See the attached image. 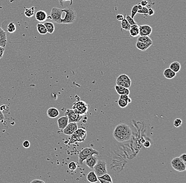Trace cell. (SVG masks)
<instances>
[{"label": "cell", "mask_w": 186, "mask_h": 183, "mask_svg": "<svg viewBox=\"0 0 186 183\" xmlns=\"http://www.w3.org/2000/svg\"><path fill=\"white\" fill-rule=\"evenodd\" d=\"M65 1H70V5H72L73 3V0H58L59 3L60 4L61 7L64 6V2Z\"/></svg>", "instance_id": "obj_42"}, {"label": "cell", "mask_w": 186, "mask_h": 183, "mask_svg": "<svg viewBox=\"0 0 186 183\" xmlns=\"http://www.w3.org/2000/svg\"><path fill=\"white\" fill-rule=\"evenodd\" d=\"M7 31L9 33H14L16 30V26L15 25V23L11 22L8 24L7 26Z\"/></svg>", "instance_id": "obj_29"}, {"label": "cell", "mask_w": 186, "mask_h": 183, "mask_svg": "<svg viewBox=\"0 0 186 183\" xmlns=\"http://www.w3.org/2000/svg\"><path fill=\"white\" fill-rule=\"evenodd\" d=\"M31 183H44V180H33L32 181H31Z\"/></svg>", "instance_id": "obj_47"}, {"label": "cell", "mask_w": 186, "mask_h": 183, "mask_svg": "<svg viewBox=\"0 0 186 183\" xmlns=\"http://www.w3.org/2000/svg\"><path fill=\"white\" fill-rule=\"evenodd\" d=\"M171 165L172 168L176 171L182 172L186 170V164H185L183 161H181L179 157L173 158L171 161Z\"/></svg>", "instance_id": "obj_10"}, {"label": "cell", "mask_w": 186, "mask_h": 183, "mask_svg": "<svg viewBox=\"0 0 186 183\" xmlns=\"http://www.w3.org/2000/svg\"><path fill=\"white\" fill-rule=\"evenodd\" d=\"M182 124H183L182 120L181 119H179V118L175 119V121L173 122V125L176 128H178V127H180Z\"/></svg>", "instance_id": "obj_39"}, {"label": "cell", "mask_w": 186, "mask_h": 183, "mask_svg": "<svg viewBox=\"0 0 186 183\" xmlns=\"http://www.w3.org/2000/svg\"><path fill=\"white\" fill-rule=\"evenodd\" d=\"M130 37L135 38L139 36V26L136 23L131 26V28L129 30Z\"/></svg>", "instance_id": "obj_19"}, {"label": "cell", "mask_w": 186, "mask_h": 183, "mask_svg": "<svg viewBox=\"0 0 186 183\" xmlns=\"http://www.w3.org/2000/svg\"><path fill=\"white\" fill-rule=\"evenodd\" d=\"M169 68L175 73H178L181 69V65L178 61H174L170 64Z\"/></svg>", "instance_id": "obj_23"}, {"label": "cell", "mask_w": 186, "mask_h": 183, "mask_svg": "<svg viewBox=\"0 0 186 183\" xmlns=\"http://www.w3.org/2000/svg\"><path fill=\"white\" fill-rule=\"evenodd\" d=\"M176 73L169 68L164 70L163 76L167 79H172L176 76Z\"/></svg>", "instance_id": "obj_20"}, {"label": "cell", "mask_w": 186, "mask_h": 183, "mask_svg": "<svg viewBox=\"0 0 186 183\" xmlns=\"http://www.w3.org/2000/svg\"><path fill=\"white\" fill-rule=\"evenodd\" d=\"M4 119V114L1 112L0 110V121H3Z\"/></svg>", "instance_id": "obj_48"}, {"label": "cell", "mask_w": 186, "mask_h": 183, "mask_svg": "<svg viewBox=\"0 0 186 183\" xmlns=\"http://www.w3.org/2000/svg\"><path fill=\"white\" fill-rule=\"evenodd\" d=\"M132 130L131 128L125 124H118L113 131V135L116 140L120 143L125 142L131 138Z\"/></svg>", "instance_id": "obj_1"}, {"label": "cell", "mask_w": 186, "mask_h": 183, "mask_svg": "<svg viewBox=\"0 0 186 183\" xmlns=\"http://www.w3.org/2000/svg\"><path fill=\"white\" fill-rule=\"evenodd\" d=\"M124 18L126 20V21H128V23L130 24L131 26L134 25L136 23V22L134 20V18H132L131 16L128 14H125L124 16Z\"/></svg>", "instance_id": "obj_31"}, {"label": "cell", "mask_w": 186, "mask_h": 183, "mask_svg": "<svg viewBox=\"0 0 186 183\" xmlns=\"http://www.w3.org/2000/svg\"><path fill=\"white\" fill-rule=\"evenodd\" d=\"M65 115L68 118L69 122H79L82 119L83 116L77 113L75 111L71 109H67L65 113Z\"/></svg>", "instance_id": "obj_9"}, {"label": "cell", "mask_w": 186, "mask_h": 183, "mask_svg": "<svg viewBox=\"0 0 186 183\" xmlns=\"http://www.w3.org/2000/svg\"><path fill=\"white\" fill-rule=\"evenodd\" d=\"M135 45L138 49H139L142 51H145L150 47L149 45H148V44L141 42H140V41H137Z\"/></svg>", "instance_id": "obj_24"}, {"label": "cell", "mask_w": 186, "mask_h": 183, "mask_svg": "<svg viewBox=\"0 0 186 183\" xmlns=\"http://www.w3.org/2000/svg\"><path fill=\"white\" fill-rule=\"evenodd\" d=\"M48 117L50 118H55L59 116L60 113L59 111L55 107H50L47 111Z\"/></svg>", "instance_id": "obj_15"}, {"label": "cell", "mask_w": 186, "mask_h": 183, "mask_svg": "<svg viewBox=\"0 0 186 183\" xmlns=\"http://www.w3.org/2000/svg\"><path fill=\"white\" fill-rule=\"evenodd\" d=\"M137 13L148 15V8L146 7H143L141 9L138 10Z\"/></svg>", "instance_id": "obj_36"}, {"label": "cell", "mask_w": 186, "mask_h": 183, "mask_svg": "<svg viewBox=\"0 0 186 183\" xmlns=\"http://www.w3.org/2000/svg\"><path fill=\"white\" fill-rule=\"evenodd\" d=\"M179 158V159H180V161H183V163L186 165V154H183L181 155Z\"/></svg>", "instance_id": "obj_40"}, {"label": "cell", "mask_w": 186, "mask_h": 183, "mask_svg": "<svg viewBox=\"0 0 186 183\" xmlns=\"http://www.w3.org/2000/svg\"><path fill=\"white\" fill-rule=\"evenodd\" d=\"M70 138V144L83 142L86 139L87 136V132L84 128H77L76 130L73 132Z\"/></svg>", "instance_id": "obj_2"}, {"label": "cell", "mask_w": 186, "mask_h": 183, "mask_svg": "<svg viewBox=\"0 0 186 183\" xmlns=\"http://www.w3.org/2000/svg\"><path fill=\"white\" fill-rule=\"evenodd\" d=\"M98 161V157L95 155H92L88 157L85 159V164L89 169H93L96 163Z\"/></svg>", "instance_id": "obj_13"}, {"label": "cell", "mask_w": 186, "mask_h": 183, "mask_svg": "<svg viewBox=\"0 0 186 183\" xmlns=\"http://www.w3.org/2000/svg\"><path fill=\"white\" fill-rule=\"evenodd\" d=\"M137 5H138V10H140V9H142V7H143L140 4V3H139L138 4H137Z\"/></svg>", "instance_id": "obj_49"}, {"label": "cell", "mask_w": 186, "mask_h": 183, "mask_svg": "<svg viewBox=\"0 0 186 183\" xmlns=\"http://www.w3.org/2000/svg\"><path fill=\"white\" fill-rule=\"evenodd\" d=\"M47 14L44 11L39 10L36 13V18L39 22H44L47 18Z\"/></svg>", "instance_id": "obj_16"}, {"label": "cell", "mask_w": 186, "mask_h": 183, "mask_svg": "<svg viewBox=\"0 0 186 183\" xmlns=\"http://www.w3.org/2000/svg\"><path fill=\"white\" fill-rule=\"evenodd\" d=\"M0 110L3 114H6L9 112L10 108L7 105H2L0 106Z\"/></svg>", "instance_id": "obj_32"}, {"label": "cell", "mask_w": 186, "mask_h": 183, "mask_svg": "<svg viewBox=\"0 0 186 183\" xmlns=\"http://www.w3.org/2000/svg\"><path fill=\"white\" fill-rule=\"evenodd\" d=\"M154 14V10L151 7L148 8V15L149 16H152Z\"/></svg>", "instance_id": "obj_43"}, {"label": "cell", "mask_w": 186, "mask_h": 183, "mask_svg": "<svg viewBox=\"0 0 186 183\" xmlns=\"http://www.w3.org/2000/svg\"><path fill=\"white\" fill-rule=\"evenodd\" d=\"M46 29L47 30L48 33L52 34L55 31V26L53 23L50 22H44V24Z\"/></svg>", "instance_id": "obj_25"}, {"label": "cell", "mask_w": 186, "mask_h": 183, "mask_svg": "<svg viewBox=\"0 0 186 183\" xmlns=\"http://www.w3.org/2000/svg\"><path fill=\"white\" fill-rule=\"evenodd\" d=\"M120 98L122 99V100H123L125 101H126L128 103V104L132 102L131 98L129 97L128 95H120Z\"/></svg>", "instance_id": "obj_38"}, {"label": "cell", "mask_w": 186, "mask_h": 183, "mask_svg": "<svg viewBox=\"0 0 186 183\" xmlns=\"http://www.w3.org/2000/svg\"><path fill=\"white\" fill-rule=\"evenodd\" d=\"M36 7H32L28 8V9H25L24 14L25 15L26 17L30 18L32 17L34 14V11H35Z\"/></svg>", "instance_id": "obj_26"}, {"label": "cell", "mask_w": 186, "mask_h": 183, "mask_svg": "<svg viewBox=\"0 0 186 183\" xmlns=\"http://www.w3.org/2000/svg\"><path fill=\"white\" fill-rule=\"evenodd\" d=\"M121 28L122 30H124L125 31H129L131 28L130 24L125 18L122 21H121Z\"/></svg>", "instance_id": "obj_28"}, {"label": "cell", "mask_w": 186, "mask_h": 183, "mask_svg": "<svg viewBox=\"0 0 186 183\" xmlns=\"http://www.w3.org/2000/svg\"><path fill=\"white\" fill-rule=\"evenodd\" d=\"M77 168V165L76 162L75 161H71L68 164V169L71 171H74Z\"/></svg>", "instance_id": "obj_34"}, {"label": "cell", "mask_w": 186, "mask_h": 183, "mask_svg": "<svg viewBox=\"0 0 186 183\" xmlns=\"http://www.w3.org/2000/svg\"><path fill=\"white\" fill-rule=\"evenodd\" d=\"M87 180L90 183H96L99 181L97 176L94 171H91L87 175Z\"/></svg>", "instance_id": "obj_22"}, {"label": "cell", "mask_w": 186, "mask_h": 183, "mask_svg": "<svg viewBox=\"0 0 186 183\" xmlns=\"http://www.w3.org/2000/svg\"><path fill=\"white\" fill-rule=\"evenodd\" d=\"M152 32V28L149 25H142L139 26V35L140 36H149Z\"/></svg>", "instance_id": "obj_12"}, {"label": "cell", "mask_w": 186, "mask_h": 183, "mask_svg": "<svg viewBox=\"0 0 186 183\" xmlns=\"http://www.w3.org/2000/svg\"><path fill=\"white\" fill-rule=\"evenodd\" d=\"M37 29L38 32L41 35H45L48 33L46 28L42 23H38L37 25Z\"/></svg>", "instance_id": "obj_27"}, {"label": "cell", "mask_w": 186, "mask_h": 183, "mask_svg": "<svg viewBox=\"0 0 186 183\" xmlns=\"http://www.w3.org/2000/svg\"><path fill=\"white\" fill-rule=\"evenodd\" d=\"M152 2L150 0H143L142 1H141L140 2V4L142 6V7H151V5L152 4V3L149 4L150 3Z\"/></svg>", "instance_id": "obj_33"}, {"label": "cell", "mask_w": 186, "mask_h": 183, "mask_svg": "<svg viewBox=\"0 0 186 183\" xmlns=\"http://www.w3.org/2000/svg\"><path fill=\"white\" fill-rule=\"evenodd\" d=\"M89 109V105L82 100H79L75 102L72 107V109L82 116L87 114Z\"/></svg>", "instance_id": "obj_3"}, {"label": "cell", "mask_w": 186, "mask_h": 183, "mask_svg": "<svg viewBox=\"0 0 186 183\" xmlns=\"http://www.w3.org/2000/svg\"><path fill=\"white\" fill-rule=\"evenodd\" d=\"M57 123H58V126L60 129L63 130L64 128H65L66 126L69 123L68 121V118L67 117V116H64L61 117L59 118L57 120Z\"/></svg>", "instance_id": "obj_14"}, {"label": "cell", "mask_w": 186, "mask_h": 183, "mask_svg": "<svg viewBox=\"0 0 186 183\" xmlns=\"http://www.w3.org/2000/svg\"><path fill=\"white\" fill-rule=\"evenodd\" d=\"M137 41L144 43L148 45H149L150 46L153 44V41L151 40V39L149 36H140L138 38Z\"/></svg>", "instance_id": "obj_21"}, {"label": "cell", "mask_w": 186, "mask_h": 183, "mask_svg": "<svg viewBox=\"0 0 186 183\" xmlns=\"http://www.w3.org/2000/svg\"><path fill=\"white\" fill-rule=\"evenodd\" d=\"M93 169L97 177H100L107 173L106 161L104 160L98 161Z\"/></svg>", "instance_id": "obj_7"}, {"label": "cell", "mask_w": 186, "mask_h": 183, "mask_svg": "<svg viewBox=\"0 0 186 183\" xmlns=\"http://www.w3.org/2000/svg\"><path fill=\"white\" fill-rule=\"evenodd\" d=\"M131 79L126 74H122L117 78L116 84L118 86L129 88L131 86Z\"/></svg>", "instance_id": "obj_8"}, {"label": "cell", "mask_w": 186, "mask_h": 183, "mask_svg": "<svg viewBox=\"0 0 186 183\" xmlns=\"http://www.w3.org/2000/svg\"><path fill=\"white\" fill-rule=\"evenodd\" d=\"M124 16L122 14H117L116 15V19L118 21H122L124 19Z\"/></svg>", "instance_id": "obj_44"}, {"label": "cell", "mask_w": 186, "mask_h": 183, "mask_svg": "<svg viewBox=\"0 0 186 183\" xmlns=\"http://www.w3.org/2000/svg\"><path fill=\"white\" fill-rule=\"evenodd\" d=\"M78 128L77 122H69L66 127L63 129V133L66 135L70 136L75 132Z\"/></svg>", "instance_id": "obj_11"}, {"label": "cell", "mask_w": 186, "mask_h": 183, "mask_svg": "<svg viewBox=\"0 0 186 183\" xmlns=\"http://www.w3.org/2000/svg\"><path fill=\"white\" fill-rule=\"evenodd\" d=\"M150 145H151V143L148 140L145 141L144 143H143V146L146 148H149L150 147Z\"/></svg>", "instance_id": "obj_45"}, {"label": "cell", "mask_w": 186, "mask_h": 183, "mask_svg": "<svg viewBox=\"0 0 186 183\" xmlns=\"http://www.w3.org/2000/svg\"><path fill=\"white\" fill-rule=\"evenodd\" d=\"M4 51H5V48L0 47V59L3 57Z\"/></svg>", "instance_id": "obj_46"}, {"label": "cell", "mask_w": 186, "mask_h": 183, "mask_svg": "<svg viewBox=\"0 0 186 183\" xmlns=\"http://www.w3.org/2000/svg\"><path fill=\"white\" fill-rule=\"evenodd\" d=\"M98 151L91 147H86L83 149L78 154V163L80 165H83L85 159L92 155H99Z\"/></svg>", "instance_id": "obj_5"}, {"label": "cell", "mask_w": 186, "mask_h": 183, "mask_svg": "<svg viewBox=\"0 0 186 183\" xmlns=\"http://www.w3.org/2000/svg\"><path fill=\"white\" fill-rule=\"evenodd\" d=\"M63 12L62 9L57 7H53L51 10L50 14L47 16V18L57 23L61 24L62 23V16Z\"/></svg>", "instance_id": "obj_6"}, {"label": "cell", "mask_w": 186, "mask_h": 183, "mask_svg": "<svg viewBox=\"0 0 186 183\" xmlns=\"http://www.w3.org/2000/svg\"><path fill=\"white\" fill-rule=\"evenodd\" d=\"M118 105L120 107V108H124L128 106V103L126 101L120 98L118 100Z\"/></svg>", "instance_id": "obj_35"}, {"label": "cell", "mask_w": 186, "mask_h": 183, "mask_svg": "<svg viewBox=\"0 0 186 183\" xmlns=\"http://www.w3.org/2000/svg\"><path fill=\"white\" fill-rule=\"evenodd\" d=\"M138 5H134L132 8L131 15L132 18H134L135 15L136 14V13H138Z\"/></svg>", "instance_id": "obj_37"}, {"label": "cell", "mask_w": 186, "mask_h": 183, "mask_svg": "<svg viewBox=\"0 0 186 183\" xmlns=\"http://www.w3.org/2000/svg\"><path fill=\"white\" fill-rule=\"evenodd\" d=\"M115 89L117 93L120 95H129L130 93L129 88H125L124 87L118 86V85H116L115 86Z\"/></svg>", "instance_id": "obj_18"}, {"label": "cell", "mask_w": 186, "mask_h": 183, "mask_svg": "<svg viewBox=\"0 0 186 183\" xmlns=\"http://www.w3.org/2000/svg\"><path fill=\"white\" fill-rule=\"evenodd\" d=\"M7 43L6 32L0 28V47L5 48Z\"/></svg>", "instance_id": "obj_17"}, {"label": "cell", "mask_w": 186, "mask_h": 183, "mask_svg": "<svg viewBox=\"0 0 186 183\" xmlns=\"http://www.w3.org/2000/svg\"><path fill=\"white\" fill-rule=\"evenodd\" d=\"M63 12L65 13L64 18H62V23L71 24L75 21L77 15L75 10L71 7H66L62 9Z\"/></svg>", "instance_id": "obj_4"}, {"label": "cell", "mask_w": 186, "mask_h": 183, "mask_svg": "<svg viewBox=\"0 0 186 183\" xmlns=\"http://www.w3.org/2000/svg\"><path fill=\"white\" fill-rule=\"evenodd\" d=\"M100 178H102L103 180H104L106 181L108 183H113V180L111 178V177L110 176V175H109L107 173L104 174L102 176H100Z\"/></svg>", "instance_id": "obj_30"}, {"label": "cell", "mask_w": 186, "mask_h": 183, "mask_svg": "<svg viewBox=\"0 0 186 183\" xmlns=\"http://www.w3.org/2000/svg\"><path fill=\"white\" fill-rule=\"evenodd\" d=\"M22 146L23 147H24L25 148H29L30 146V143L29 141H28V140L24 141L23 143L22 144Z\"/></svg>", "instance_id": "obj_41"}]
</instances>
